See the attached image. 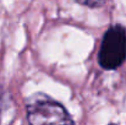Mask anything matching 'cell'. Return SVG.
Listing matches in <instances>:
<instances>
[{
	"label": "cell",
	"instance_id": "6da1fadb",
	"mask_svg": "<svg viewBox=\"0 0 126 125\" xmlns=\"http://www.w3.org/2000/svg\"><path fill=\"white\" fill-rule=\"evenodd\" d=\"M30 125H75L67 110L56 101L44 94H36L26 103Z\"/></svg>",
	"mask_w": 126,
	"mask_h": 125
},
{
	"label": "cell",
	"instance_id": "7a4b0ae2",
	"mask_svg": "<svg viewBox=\"0 0 126 125\" xmlns=\"http://www.w3.org/2000/svg\"><path fill=\"white\" fill-rule=\"evenodd\" d=\"M126 59V28L121 25L110 26L104 33L99 52L98 63L105 70H115Z\"/></svg>",
	"mask_w": 126,
	"mask_h": 125
},
{
	"label": "cell",
	"instance_id": "3957f363",
	"mask_svg": "<svg viewBox=\"0 0 126 125\" xmlns=\"http://www.w3.org/2000/svg\"><path fill=\"white\" fill-rule=\"evenodd\" d=\"M75 1L83 5V6H87V7H99L107 0H75Z\"/></svg>",
	"mask_w": 126,
	"mask_h": 125
},
{
	"label": "cell",
	"instance_id": "277c9868",
	"mask_svg": "<svg viewBox=\"0 0 126 125\" xmlns=\"http://www.w3.org/2000/svg\"><path fill=\"white\" fill-rule=\"evenodd\" d=\"M109 125H116V124H109Z\"/></svg>",
	"mask_w": 126,
	"mask_h": 125
}]
</instances>
